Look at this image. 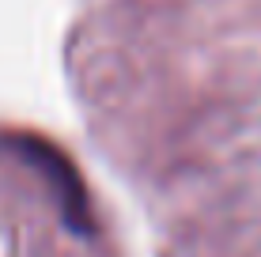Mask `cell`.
<instances>
[{
    "mask_svg": "<svg viewBox=\"0 0 261 257\" xmlns=\"http://www.w3.org/2000/svg\"><path fill=\"white\" fill-rule=\"evenodd\" d=\"M8 148L19 152L23 163H31L34 170L53 185V197H57V208H61V216H65V223L76 227V231H87V227H91L87 193H84V185H80L76 170L68 166V159L61 155L57 148L42 144V140H34V136H15V140H8Z\"/></svg>",
    "mask_w": 261,
    "mask_h": 257,
    "instance_id": "1",
    "label": "cell"
}]
</instances>
